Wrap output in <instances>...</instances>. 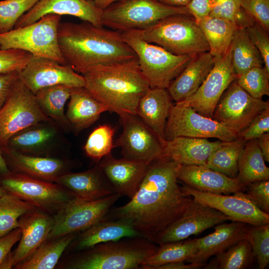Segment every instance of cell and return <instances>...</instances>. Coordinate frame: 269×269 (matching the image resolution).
Instances as JSON below:
<instances>
[{
	"label": "cell",
	"instance_id": "11a10c76",
	"mask_svg": "<svg viewBox=\"0 0 269 269\" xmlns=\"http://www.w3.org/2000/svg\"><path fill=\"white\" fill-rule=\"evenodd\" d=\"M255 22L254 19L241 6L233 21L237 28H247Z\"/></svg>",
	"mask_w": 269,
	"mask_h": 269
},
{
	"label": "cell",
	"instance_id": "d6a6232c",
	"mask_svg": "<svg viewBox=\"0 0 269 269\" xmlns=\"http://www.w3.org/2000/svg\"><path fill=\"white\" fill-rule=\"evenodd\" d=\"M78 233L46 240L28 259L14 269H52L55 268L66 248Z\"/></svg>",
	"mask_w": 269,
	"mask_h": 269
},
{
	"label": "cell",
	"instance_id": "f907efd6",
	"mask_svg": "<svg viewBox=\"0 0 269 269\" xmlns=\"http://www.w3.org/2000/svg\"><path fill=\"white\" fill-rule=\"evenodd\" d=\"M242 0H213V8L209 16L220 18L233 23L241 6Z\"/></svg>",
	"mask_w": 269,
	"mask_h": 269
},
{
	"label": "cell",
	"instance_id": "6f0895ef",
	"mask_svg": "<svg viewBox=\"0 0 269 269\" xmlns=\"http://www.w3.org/2000/svg\"><path fill=\"white\" fill-rule=\"evenodd\" d=\"M257 140L265 161L269 162V133L262 134Z\"/></svg>",
	"mask_w": 269,
	"mask_h": 269
},
{
	"label": "cell",
	"instance_id": "91938a15",
	"mask_svg": "<svg viewBox=\"0 0 269 269\" xmlns=\"http://www.w3.org/2000/svg\"><path fill=\"white\" fill-rule=\"evenodd\" d=\"M91 1L96 7L104 10L110 5L120 0H88Z\"/></svg>",
	"mask_w": 269,
	"mask_h": 269
},
{
	"label": "cell",
	"instance_id": "f35d334b",
	"mask_svg": "<svg viewBox=\"0 0 269 269\" xmlns=\"http://www.w3.org/2000/svg\"><path fill=\"white\" fill-rule=\"evenodd\" d=\"M255 257L251 245L244 239L215 256L204 269H245L251 267Z\"/></svg>",
	"mask_w": 269,
	"mask_h": 269
},
{
	"label": "cell",
	"instance_id": "5b68a950",
	"mask_svg": "<svg viewBox=\"0 0 269 269\" xmlns=\"http://www.w3.org/2000/svg\"><path fill=\"white\" fill-rule=\"evenodd\" d=\"M121 34L136 55L140 69L150 88L167 89L194 56L176 55L148 42L142 38L140 30L125 31Z\"/></svg>",
	"mask_w": 269,
	"mask_h": 269
},
{
	"label": "cell",
	"instance_id": "7dc6e473",
	"mask_svg": "<svg viewBox=\"0 0 269 269\" xmlns=\"http://www.w3.org/2000/svg\"><path fill=\"white\" fill-rule=\"evenodd\" d=\"M241 6L269 33V0H242Z\"/></svg>",
	"mask_w": 269,
	"mask_h": 269
},
{
	"label": "cell",
	"instance_id": "7402d4cb",
	"mask_svg": "<svg viewBox=\"0 0 269 269\" xmlns=\"http://www.w3.org/2000/svg\"><path fill=\"white\" fill-rule=\"evenodd\" d=\"M97 164L115 193L130 199L137 191L148 165L124 157L116 158L111 153Z\"/></svg>",
	"mask_w": 269,
	"mask_h": 269
},
{
	"label": "cell",
	"instance_id": "f5cc1de1",
	"mask_svg": "<svg viewBox=\"0 0 269 269\" xmlns=\"http://www.w3.org/2000/svg\"><path fill=\"white\" fill-rule=\"evenodd\" d=\"M21 230L18 227L0 237V267L11 252L14 244L19 241Z\"/></svg>",
	"mask_w": 269,
	"mask_h": 269
},
{
	"label": "cell",
	"instance_id": "277c9868",
	"mask_svg": "<svg viewBox=\"0 0 269 269\" xmlns=\"http://www.w3.org/2000/svg\"><path fill=\"white\" fill-rule=\"evenodd\" d=\"M157 247L142 237L125 238L67 254L56 267L65 269H138Z\"/></svg>",
	"mask_w": 269,
	"mask_h": 269
},
{
	"label": "cell",
	"instance_id": "b9f144b4",
	"mask_svg": "<svg viewBox=\"0 0 269 269\" xmlns=\"http://www.w3.org/2000/svg\"><path fill=\"white\" fill-rule=\"evenodd\" d=\"M236 80L253 98L262 99L263 96L269 95V72L264 66L249 69L239 75Z\"/></svg>",
	"mask_w": 269,
	"mask_h": 269
},
{
	"label": "cell",
	"instance_id": "5bb4252c",
	"mask_svg": "<svg viewBox=\"0 0 269 269\" xmlns=\"http://www.w3.org/2000/svg\"><path fill=\"white\" fill-rule=\"evenodd\" d=\"M268 107L269 101L253 98L235 80L219 100L213 119L240 134L257 115Z\"/></svg>",
	"mask_w": 269,
	"mask_h": 269
},
{
	"label": "cell",
	"instance_id": "74e56055",
	"mask_svg": "<svg viewBox=\"0 0 269 269\" xmlns=\"http://www.w3.org/2000/svg\"><path fill=\"white\" fill-rule=\"evenodd\" d=\"M246 142L240 136L232 141H222L210 155L206 165L230 178H236L238 160Z\"/></svg>",
	"mask_w": 269,
	"mask_h": 269
},
{
	"label": "cell",
	"instance_id": "d4e9b609",
	"mask_svg": "<svg viewBox=\"0 0 269 269\" xmlns=\"http://www.w3.org/2000/svg\"><path fill=\"white\" fill-rule=\"evenodd\" d=\"M248 224L238 221L224 222L214 226L212 233L199 238L197 252L185 262L205 264L208 259L216 256L246 238Z\"/></svg>",
	"mask_w": 269,
	"mask_h": 269
},
{
	"label": "cell",
	"instance_id": "3957f363",
	"mask_svg": "<svg viewBox=\"0 0 269 269\" xmlns=\"http://www.w3.org/2000/svg\"><path fill=\"white\" fill-rule=\"evenodd\" d=\"M82 75L84 88L117 114H136L139 100L150 88L137 57L98 66Z\"/></svg>",
	"mask_w": 269,
	"mask_h": 269
},
{
	"label": "cell",
	"instance_id": "f546056e",
	"mask_svg": "<svg viewBox=\"0 0 269 269\" xmlns=\"http://www.w3.org/2000/svg\"><path fill=\"white\" fill-rule=\"evenodd\" d=\"M107 111H110L109 108L84 87L72 88L65 114L70 126L76 131L88 128Z\"/></svg>",
	"mask_w": 269,
	"mask_h": 269
},
{
	"label": "cell",
	"instance_id": "2e32d148",
	"mask_svg": "<svg viewBox=\"0 0 269 269\" xmlns=\"http://www.w3.org/2000/svg\"><path fill=\"white\" fill-rule=\"evenodd\" d=\"M182 188L196 202L219 211L232 221L252 226L269 224V214L258 208L244 192L226 195L202 192L185 185Z\"/></svg>",
	"mask_w": 269,
	"mask_h": 269
},
{
	"label": "cell",
	"instance_id": "4dcf8cb0",
	"mask_svg": "<svg viewBox=\"0 0 269 269\" xmlns=\"http://www.w3.org/2000/svg\"><path fill=\"white\" fill-rule=\"evenodd\" d=\"M50 123H41L18 133L10 138L7 146L27 154L38 155L46 152L57 135Z\"/></svg>",
	"mask_w": 269,
	"mask_h": 269
},
{
	"label": "cell",
	"instance_id": "9a60e30c",
	"mask_svg": "<svg viewBox=\"0 0 269 269\" xmlns=\"http://www.w3.org/2000/svg\"><path fill=\"white\" fill-rule=\"evenodd\" d=\"M238 77L232 65L230 46L225 54L215 58L212 69L197 91L179 102L213 119L215 109L223 94Z\"/></svg>",
	"mask_w": 269,
	"mask_h": 269
},
{
	"label": "cell",
	"instance_id": "94428289",
	"mask_svg": "<svg viewBox=\"0 0 269 269\" xmlns=\"http://www.w3.org/2000/svg\"><path fill=\"white\" fill-rule=\"evenodd\" d=\"M159 2L172 6H186L191 0H157Z\"/></svg>",
	"mask_w": 269,
	"mask_h": 269
},
{
	"label": "cell",
	"instance_id": "f1b7e54d",
	"mask_svg": "<svg viewBox=\"0 0 269 269\" xmlns=\"http://www.w3.org/2000/svg\"><path fill=\"white\" fill-rule=\"evenodd\" d=\"M222 141H210L207 138L185 136L166 140L162 157L169 158L181 165H204L211 153Z\"/></svg>",
	"mask_w": 269,
	"mask_h": 269
},
{
	"label": "cell",
	"instance_id": "ba28073f",
	"mask_svg": "<svg viewBox=\"0 0 269 269\" xmlns=\"http://www.w3.org/2000/svg\"><path fill=\"white\" fill-rule=\"evenodd\" d=\"M189 14L186 6H172L157 0H120L103 10V25L123 32L143 30L168 16Z\"/></svg>",
	"mask_w": 269,
	"mask_h": 269
},
{
	"label": "cell",
	"instance_id": "cb8c5ba5",
	"mask_svg": "<svg viewBox=\"0 0 269 269\" xmlns=\"http://www.w3.org/2000/svg\"><path fill=\"white\" fill-rule=\"evenodd\" d=\"M136 237L141 236L129 224L121 220L104 217L88 229L78 233L65 252H66L67 255L89 249L101 243Z\"/></svg>",
	"mask_w": 269,
	"mask_h": 269
},
{
	"label": "cell",
	"instance_id": "4fadbf2b",
	"mask_svg": "<svg viewBox=\"0 0 269 269\" xmlns=\"http://www.w3.org/2000/svg\"><path fill=\"white\" fill-rule=\"evenodd\" d=\"M122 196L114 193L92 201L77 199L53 215V225L47 239L77 234L101 220Z\"/></svg>",
	"mask_w": 269,
	"mask_h": 269
},
{
	"label": "cell",
	"instance_id": "c3c4849f",
	"mask_svg": "<svg viewBox=\"0 0 269 269\" xmlns=\"http://www.w3.org/2000/svg\"><path fill=\"white\" fill-rule=\"evenodd\" d=\"M247 29L250 39L262 56L264 67L269 72V33L257 22Z\"/></svg>",
	"mask_w": 269,
	"mask_h": 269
},
{
	"label": "cell",
	"instance_id": "52a82bcc",
	"mask_svg": "<svg viewBox=\"0 0 269 269\" xmlns=\"http://www.w3.org/2000/svg\"><path fill=\"white\" fill-rule=\"evenodd\" d=\"M61 19L59 15L47 14L32 23L0 33V47L24 50L65 65L58 38Z\"/></svg>",
	"mask_w": 269,
	"mask_h": 269
},
{
	"label": "cell",
	"instance_id": "4316f807",
	"mask_svg": "<svg viewBox=\"0 0 269 269\" xmlns=\"http://www.w3.org/2000/svg\"><path fill=\"white\" fill-rule=\"evenodd\" d=\"M215 58L208 52L194 55L167 90L172 101H182L194 94L212 69Z\"/></svg>",
	"mask_w": 269,
	"mask_h": 269
},
{
	"label": "cell",
	"instance_id": "60d3db41",
	"mask_svg": "<svg viewBox=\"0 0 269 269\" xmlns=\"http://www.w3.org/2000/svg\"><path fill=\"white\" fill-rule=\"evenodd\" d=\"M115 130L108 125H100L89 135L84 146L86 154L98 162L114 147Z\"/></svg>",
	"mask_w": 269,
	"mask_h": 269
},
{
	"label": "cell",
	"instance_id": "1f68e13d",
	"mask_svg": "<svg viewBox=\"0 0 269 269\" xmlns=\"http://www.w3.org/2000/svg\"><path fill=\"white\" fill-rule=\"evenodd\" d=\"M238 169L236 179L245 187L255 181L269 180V168L265 164L257 139L247 141L238 160Z\"/></svg>",
	"mask_w": 269,
	"mask_h": 269
},
{
	"label": "cell",
	"instance_id": "9c48e42d",
	"mask_svg": "<svg viewBox=\"0 0 269 269\" xmlns=\"http://www.w3.org/2000/svg\"><path fill=\"white\" fill-rule=\"evenodd\" d=\"M0 182L5 191L52 216L78 199L72 192L58 183L19 173L11 171L0 178Z\"/></svg>",
	"mask_w": 269,
	"mask_h": 269
},
{
	"label": "cell",
	"instance_id": "d6986e66",
	"mask_svg": "<svg viewBox=\"0 0 269 269\" xmlns=\"http://www.w3.org/2000/svg\"><path fill=\"white\" fill-rule=\"evenodd\" d=\"M230 220L229 217L219 211L195 200L190 209L161 233L154 243L159 245L182 241Z\"/></svg>",
	"mask_w": 269,
	"mask_h": 269
},
{
	"label": "cell",
	"instance_id": "db71d44e",
	"mask_svg": "<svg viewBox=\"0 0 269 269\" xmlns=\"http://www.w3.org/2000/svg\"><path fill=\"white\" fill-rule=\"evenodd\" d=\"M19 72L0 74V108L9 95L16 81Z\"/></svg>",
	"mask_w": 269,
	"mask_h": 269
},
{
	"label": "cell",
	"instance_id": "bcb514c9",
	"mask_svg": "<svg viewBox=\"0 0 269 269\" xmlns=\"http://www.w3.org/2000/svg\"><path fill=\"white\" fill-rule=\"evenodd\" d=\"M244 193L261 210L269 214V180L252 182L246 186Z\"/></svg>",
	"mask_w": 269,
	"mask_h": 269
},
{
	"label": "cell",
	"instance_id": "6125c7cd",
	"mask_svg": "<svg viewBox=\"0 0 269 269\" xmlns=\"http://www.w3.org/2000/svg\"><path fill=\"white\" fill-rule=\"evenodd\" d=\"M5 192V190L3 189L2 186H1L0 182V197H1L2 195H3Z\"/></svg>",
	"mask_w": 269,
	"mask_h": 269
},
{
	"label": "cell",
	"instance_id": "680465c9",
	"mask_svg": "<svg viewBox=\"0 0 269 269\" xmlns=\"http://www.w3.org/2000/svg\"><path fill=\"white\" fill-rule=\"evenodd\" d=\"M5 158L0 147V178L10 173Z\"/></svg>",
	"mask_w": 269,
	"mask_h": 269
},
{
	"label": "cell",
	"instance_id": "7bdbcfd3",
	"mask_svg": "<svg viewBox=\"0 0 269 269\" xmlns=\"http://www.w3.org/2000/svg\"><path fill=\"white\" fill-rule=\"evenodd\" d=\"M39 0H3L0 1V33L14 28L19 18Z\"/></svg>",
	"mask_w": 269,
	"mask_h": 269
},
{
	"label": "cell",
	"instance_id": "681fc988",
	"mask_svg": "<svg viewBox=\"0 0 269 269\" xmlns=\"http://www.w3.org/2000/svg\"><path fill=\"white\" fill-rule=\"evenodd\" d=\"M267 133H269V107L252 120L247 127L240 134V136L247 141L257 139Z\"/></svg>",
	"mask_w": 269,
	"mask_h": 269
},
{
	"label": "cell",
	"instance_id": "8d00e7d4",
	"mask_svg": "<svg viewBox=\"0 0 269 269\" xmlns=\"http://www.w3.org/2000/svg\"><path fill=\"white\" fill-rule=\"evenodd\" d=\"M71 89L66 85H56L42 88L34 95L40 108L49 118L70 126L64 107L70 98Z\"/></svg>",
	"mask_w": 269,
	"mask_h": 269
},
{
	"label": "cell",
	"instance_id": "9f6ffc18",
	"mask_svg": "<svg viewBox=\"0 0 269 269\" xmlns=\"http://www.w3.org/2000/svg\"><path fill=\"white\" fill-rule=\"evenodd\" d=\"M205 264L189 263L185 261L167 263L158 267L156 269H198L203 268Z\"/></svg>",
	"mask_w": 269,
	"mask_h": 269
},
{
	"label": "cell",
	"instance_id": "d590c367",
	"mask_svg": "<svg viewBox=\"0 0 269 269\" xmlns=\"http://www.w3.org/2000/svg\"><path fill=\"white\" fill-rule=\"evenodd\" d=\"M199 245V238L159 245L155 252L141 264L140 269H156L167 263L185 262L197 252Z\"/></svg>",
	"mask_w": 269,
	"mask_h": 269
},
{
	"label": "cell",
	"instance_id": "f6af8a7d",
	"mask_svg": "<svg viewBox=\"0 0 269 269\" xmlns=\"http://www.w3.org/2000/svg\"><path fill=\"white\" fill-rule=\"evenodd\" d=\"M32 56L31 54L24 50L0 47V74L20 72Z\"/></svg>",
	"mask_w": 269,
	"mask_h": 269
},
{
	"label": "cell",
	"instance_id": "7a4b0ae2",
	"mask_svg": "<svg viewBox=\"0 0 269 269\" xmlns=\"http://www.w3.org/2000/svg\"><path fill=\"white\" fill-rule=\"evenodd\" d=\"M58 38L66 64L81 75L98 66L137 57L121 32L88 22H60Z\"/></svg>",
	"mask_w": 269,
	"mask_h": 269
},
{
	"label": "cell",
	"instance_id": "e0dca14e",
	"mask_svg": "<svg viewBox=\"0 0 269 269\" xmlns=\"http://www.w3.org/2000/svg\"><path fill=\"white\" fill-rule=\"evenodd\" d=\"M19 78L34 94L42 88L53 85H63L71 88L85 86L83 76L69 65L33 55L19 73Z\"/></svg>",
	"mask_w": 269,
	"mask_h": 269
},
{
	"label": "cell",
	"instance_id": "6da1fadb",
	"mask_svg": "<svg viewBox=\"0 0 269 269\" xmlns=\"http://www.w3.org/2000/svg\"><path fill=\"white\" fill-rule=\"evenodd\" d=\"M180 166L165 157L151 162L133 197L126 204L111 208L105 218L129 224L141 237L154 243L195 202L178 184Z\"/></svg>",
	"mask_w": 269,
	"mask_h": 269
},
{
	"label": "cell",
	"instance_id": "44dd1931",
	"mask_svg": "<svg viewBox=\"0 0 269 269\" xmlns=\"http://www.w3.org/2000/svg\"><path fill=\"white\" fill-rule=\"evenodd\" d=\"M1 149L11 172L51 182H55L60 176L70 172V164L66 160L24 154L8 146Z\"/></svg>",
	"mask_w": 269,
	"mask_h": 269
},
{
	"label": "cell",
	"instance_id": "484cf974",
	"mask_svg": "<svg viewBox=\"0 0 269 269\" xmlns=\"http://www.w3.org/2000/svg\"><path fill=\"white\" fill-rule=\"evenodd\" d=\"M55 183L83 201L97 200L115 193L98 164L83 172L65 173Z\"/></svg>",
	"mask_w": 269,
	"mask_h": 269
},
{
	"label": "cell",
	"instance_id": "ee69618b",
	"mask_svg": "<svg viewBox=\"0 0 269 269\" xmlns=\"http://www.w3.org/2000/svg\"><path fill=\"white\" fill-rule=\"evenodd\" d=\"M250 243L259 268L265 269L269 263V224L249 226L246 237Z\"/></svg>",
	"mask_w": 269,
	"mask_h": 269
},
{
	"label": "cell",
	"instance_id": "e575fe53",
	"mask_svg": "<svg viewBox=\"0 0 269 269\" xmlns=\"http://www.w3.org/2000/svg\"><path fill=\"white\" fill-rule=\"evenodd\" d=\"M232 63L238 76L249 69L264 66L262 56L250 38L247 28H238L231 45Z\"/></svg>",
	"mask_w": 269,
	"mask_h": 269
},
{
	"label": "cell",
	"instance_id": "83f0119b",
	"mask_svg": "<svg viewBox=\"0 0 269 269\" xmlns=\"http://www.w3.org/2000/svg\"><path fill=\"white\" fill-rule=\"evenodd\" d=\"M166 89L149 88L139 100L136 114L158 136L164 145L166 122L173 106Z\"/></svg>",
	"mask_w": 269,
	"mask_h": 269
},
{
	"label": "cell",
	"instance_id": "7c38bea8",
	"mask_svg": "<svg viewBox=\"0 0 269 269\" xmlns=\"http://www.w3.org/2000/svg\"><path fill=\"white\" fill-rule=\"evenodd\" d=\"M123 131L114 143L124 158L148 164L162 157L163 144L156 134L136 115L118 114Z\"/></svg>",
	"mask_w": 269,
	"mask_h": 269
},
{
	"label": "cell",
	"instance_id": "836d02e7",
	"mask_svg": "<svg viewBox=\"0 0 269 269\" xmlns=\"http://www.w3.org/2000/svg\"><path fill=\"white\" fill-rule=\"evenodd\" d=\"M215 58L225 54L229 49L237 27L231 21L208 16L198 23Z\"/></svg>",
	"mask_w": 269,
	"mask_h": 269
},
{
	"label": "cell",
	"instance_id": "603a6c76",
	"mask_svg": "<svg viewBox=\"0 0 269 269\" xmlns=\"http://www.w3.org/2000/svg\"><path fill=\"white\" fill-rule=\"evenodd\" d=\"M188 187L198 191L229 195L244 192L246 187L236 178H230L204 165H181L177 175Z\"/></svg>",
	"mask_w": 269,
	"mask_h": 269
},
{
	"label": "cell",
	"instance_id": "8fae6325",
	"mask_svg": "<svg viewBox=\"0 0 269 269\" xmlns=\"http://www.w3.org/2000/svg\"><path fill=\"white\" fill-rule=\"evenodd\" d=\"M166 140L176 137L216 138L229 141L240 137L236 132L213 119L204 116L180 102L173 105L167 120L164 132Z\"/></svg>",
	"mask_w": 269,
	"mask_h": 269
},
{
	"label": "cell",
	"instance_id": "ffe728a7",
	"mask_svg": "<svg viewBox=\"0 0 269 269\" xmlns=\"http://www.w3.org/2000/svg\"><path fill=\"white\" fill-rule=\"evenodd\" d=\"M103 12L88 0H39L19 18L14 28L30 24L51 14L73 16L102 27Z\"/></svg>",
	"mask_w": 269,
	"mask_h": 269
},
{
	"label": "cell",
	"instance_id": "816d5d0a",
	"mask_svg": "<svg viewBox=\"0 0 269 269\" xmlns=\"http://www.w3.org/2000/svg\"><path fill=\"white\" fill-rule=\"evenodd\" d=\"M186 7L189 14L198 24L210 14L213 8V0H191Z\"/></svg>",
	"mask_w": 269,
	"mask_h": 269
},
{
	"label": "cell",
	"instance_id": "8992f818",
	"mask_svg": "<svg viewBox=\"0 0 269 269\" xmlns=\"http://www.w3.org/2000/svg\"><path fill=\"white\" fill-rule=\"evenodd\" d=\"M140 31L146 41L176 55H195L209 51L202 29L190 14L168 16Z\"/></svg>",
	"mask_w": 269,
	"mask_h": 269
},
{
	"label": "cell",
	"instance_id": "ab89813d",
	"mask_svg": "<svg viewBox=\"0 0 269 269\" xmlns=\"http://www.w3.org/2000/svg\"><path fill=\"white\" fill-rule=\"evenodd\" d=\"M36 208L31 204L5 191L0 197V237L18 228L20 216Z\"/></svg>",
	"mask_w": 269,
	"mask_h": 269
},
{
	"label": "cell",
	"instance_id": "30bf717a",
	"mask_svg": "<svg viewBox=\"0 0 269 269\" xmlns=\"http://www.w3.org/2000/svg\"><path fill=\"white\" fill-rule=\"evenodd\" d=\"M51 122L38 106L35 95L18 78L0 108V147L7 146L10 138L33 125Z\"/></svg>",
	"mask_w": 269,
	"mask_h": 269
},
{
	"label": "cell",
	"instance_id": "ac0fdd59",
	"mask_svg": "<svg viewBox=\"0 0 269 269\" xmlns=\"http://www.w3.org/2000/svg\"><path fill=\"white\" fill-rule=\"evenodd\" d=\"M18 222L21 230L19 244L9 253L0 269H13L32 255L47 239L53 227V218L36 208L21 216Z\"/></svg>",
	"mask_w": 269,
	"mask_h": 269
}]
</instances>
